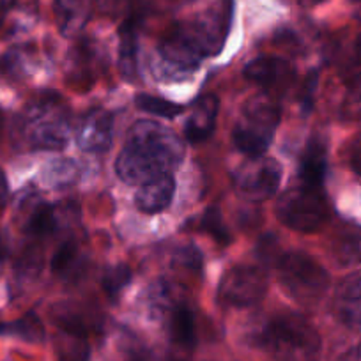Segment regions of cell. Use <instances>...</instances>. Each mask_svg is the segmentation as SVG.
<instances>
[{
    "instance_id": "4316f807",
    "label": "cell",
    "mask_w": 361,
    "mask_h": 361,
    "mask_svg": "<svg viewBox=\"0 0 361 361\" xmlns=\"http://www.w3.org/2000/svg\"><path fill=\"white\" fill-rule=\"evenodd\" d=\"M342 119L360 121L361 119V76L353 80L342 103Z\"/></svg>"
},
{
    "instance_id": "e0dca14e",
    "label": "cell",
    "mask_w": 361,
    "mask_h": 361,
    "mask_svg": "<svg viewBox=\"0 0 361 361\" xmlns=\"http://www.w3.org/2000/svg\"><path fill=\"white\" fill-rule=\"evenodd\" d=\"M121 43H119V68L121 73L126 80L137 78L138 68V34L137 22L135 20H126L119 30Z\"/></svg>"
},
{
    "instance_id": "603a6c76",
    "label": "cell",
    "mask_w": 361,
    "mask_h": 361,
    "mask_svg": "<svg viewBox=\"0 0 361 361\" xmlns=\"http://www.w3.org/2000/svg\"><path fill=\"white\" fill-rule=\"evenodd\" d=\"M78 177V166L71 159H55L48 165V183L51 186H68Z\"/></svg>"
},
{
    "instance_id": "4dcf8cb0",
    "label": "cell",
    "mask_w": 361,
    "mask_h": 361,
    "mask_svg": "<svg viewBox=\"0 0 361 361\" xmlns=\"http://www.w3.org/2000/svg\"><path fill=\"white\" fill-rule=\"evenodd\" d=\"M350 165L361 176V137L353 145V151H350Z\"/></svg>"
},
{
    "instance_id": "7a4b0ae2",
    "label": "cell",
    "mask_w": 361,
    "mask_h": 361,
    "mask_svg": "<svg viewBox=\"0 0 361 361\" xmlns=\"http://www.w3.org/2000/svg\"><path fill=\"white\" fill-rule=\"evenodd\" d=\"M262 343L276 361H317L322 347L317 329L296 314L273 319L264 329Z\"/></svg>"
},
{
    "instance_id": "1f68e13d",
    "label": "cell",
    "mask_w": 361,
    "mask_h": 361,
    "mask_svg": "<svg viewBox=\"0 0 361 361\" xmlns=\"http://www.w3.org/2000/svg\"><path fill=\"white\" fill-rule=\"evenodd\" d=\"M354 61H356V64H361V34L354 43Z\"/></svg>"
},
{
    "instance_id": "4fadbf2b",
    "label": "cell",
    "mask_w": 361,
    "mask_h": 361,
    "mask_svg": "<svg viewBox=\"0 0 361 361\" xmlns=\"http://www.w3.org/2000/svg\"><path fill=\"white\" fill-rule=\"evenodd\" d=\"M220 102L214 94H204L193 105L192 116L185 124V137L190 142H204L213 135L216 126Z\"/></svg>"
},
{
    "instance_id": "d6986e66",
    "label": "cell",
    "mask_w": 361,
    "mask_h": 361,
    "mask_svg": "<svg viewBox=\"0 0 361 361\" xmlns=\"http://www.w3.org/2000/svg\"><path fill=\"white\" fill-rule=\"evenodd\" d=\"M170 336L180 347L192 349L197 343L195 317L186 307H177L170 317Z\"/></svg>"
},
{
    "instance_id": "44dd1931",
    "label": "cell",
    "mask_w": 361,
    "mask_h": 361,
    "mask_svg": "<svg viewBox=\"0 0 361 361\" xmlns=\"http://www.w3.org/2000/svg\"><path fill=\"white\" fill-rule=\"evenodd\" d=\"M137 106L144 112L154 114V116L165 117V119H173L179 114L185 112V106L179 105V103L169 102V99L158 98V96L151 94H138L137 99H135Z\"/></svg>"
},
{
    "instance_id": "30bf717a",
    "label": "cell",
    "mask_w": 361,
    "mask_h": 361,
    "mask_svg": "<svg viewBox=\"0 0 361 361\" xmlns=\"http://www.w3.org/2000/svg\"><path fill=\"white\" fill-rule=\"evenodd\" d=\"M114 119L109 112L94 109L80 121L76 131L78 147L85 152H105L112 145Z\"/></svg>"
},
{
    "instance_id": "9c48e42d",
    "label": "cell",
    "mask_w": 361,
    "mask_h": 361,
    "mask_svg": "<svg viewBox=\"0 0 361 361\" xmlns=\"http://www.w3.org/2000/svg\"><path fill=\"white\" fill-rule=\"evenodd\" d=\"M282 180V165L273 158H252L235 173V186L252 200H266L275 195Z\"/></svg>"
},
{
    "instance_id": "7402d4cb",
    "label": "cell",
    "mask_w": 361,
    "mask_h": 361,
    "mask_svg": "<svg viewBox=\"0 0 361 361\" xmlns=\"http://www.w3.org/2000/svg\"><path fill=\"white\" fill-rule=\"evenodd\" d=\"M55 228V211L50 204H39L34 207L27 220V232L32 235H47Z\"/></svg>"
},
{
    "instance_id": "836d02e7",
    "label": "cell",
    "mask_w": 361,
    "mask_h": 361,
    "mask_svg": "<svg viewBox=\"0 0 361 361\" xmlns=\"http://www.w3.org/2000/svg\"><path fill=\"white\" fill-rule=\"evenodd\" d=\"M6 257V246H4V241H2V238H0V262L4 260Z\"/></svg>"
},
{
    "instance_id": "83f0119b",
    "label": "cell",
    "mask_w": 361,
    "mask_h": 361,
    "mask_svg": "<svg viewBox=\"0 0 361 361\" xmlns=\"http://www.w3.org/2000/svg\"><path fill=\"white\" fill-rule=\"evenodd\" d=\"M76 253H78V248H76L75 243L68 241L64 245H61L55 252L54 259H51V271L54 273H64L68 267H71V264L75 262Z\"/></svg>"
},
{
    "instance_id": "7c38bea8",
    "label": "cell",
    "mask_w": 361,
    "mask_h": 361,
    "mask_svg": "<svg viewBox=\"0 0 361 361\" xmlns=\"http://www.w3.org/2000/svg\"><path fill=\"white\" fill-rule=\"evenodd\" d=\"M176 193V180L172 173H161L158 177L145 180L138 188L135 204L142 213L156 214L165 211L172 204Z\"/></svg>"
},
{
    "instance_id": "ffe728a7",
    "label": "cell",
    "mask_w": 361,
    "mask_h": 361,
    "mask_svg": "<svg viewBox=\"0 0 361 361\" xmlns=\"http://www.w3.org/2000/svg\"><path fill=\"white\" fill-rule=\"evenodd\" d=\"M333 257L343 266L361 262V231L343 228L333 238Z\"/></svg>"
},
{
    "instance_id": "f1b7e54d",
    "label": "cell",
    "mask_w": 361,
    "mask_h": 361,
    "mask_svg": "<svg viewBox=\"0 0 361 361\" xmlns=\"http://www.w3.org/2000/svg\"><path fill=\"white\" fill-rule=\"evenodd\" d=\"M177 266H180L183 269H188L192 273L195 271H200V266H202V259H200V253L195 246H186V248L179 250L176 257Z\"/></svg>"
},
{
    "instance_id": "8992f818",
    "label": "cell",
    "mask_w": 361,
    "mask_h": 361,
    "mask_svg": "<svg viewBox=\"0 0 361 361\" xmlns=\"http://www.w3.org/2000/svg\"><path fill=\"white\" fill-rule=\"evenodd\" d=\"M276 216L290 231L315 232L328 220V200L322 188L301 185L280 197Z\"/></svg>"
},
{
    "instance_id": "52a82bcc",
    "label": "cell",
    "mask_w": 361,
    "mask_h": 361,
    "mask_svg": "<svg viewBox=\"0 0 361 361\" xmlns=\"http://www.w3.org/2000/svg\"><path fill=\"white\" fill-rule=\"evenodd\" d=\"M267 290V276L260 267L238 264L221 276L218 296L228 307H252L264 300Z\"/></svg>"
},
{
    "instance_id": "3957f363",
    "label": "cell",
    "mask_w": 361,
    "mask_h": 361,
    "mask_svg": "<svg viewBox=\"0 0 361 361\" xmlns=\"http://www.w3.org/2000/svg\"><path fill=\"white\" fill-rule=\"evenodd\" d=\"M280 106L267 92L253 96L245 103L234 126V144L250 158H260L269 149L280 124Z\"/></svg>"
},
{
    "instance_id": "5bb4252c",
    "label": "cell",
    "mask_w": 361,
    "mask_h": 361,
    "mask_svg": "<svg viewBox=\"0 0 361 361\" xmlns=\"http://www.w3.org/2000/svg\"><path fill=\"white\" fill-rule=\"evenodd\" d=\"M335 310L343 324L361 329V273H354L340 283Z\"/></svg>"
},
{
    "instance_id": "d4e9b609",
    "label": "cell",
    "mask_w": 361,
    "mask_h": 361,
    "mask_svg": "<svg viewBox=\"0 0 361 361\" xmlns=\"http://www.w3.org/2000/svg\"><path fill=\"white\" fill-rule=\"evenodd\" d=\"M131 271L126 264H117V266H110L106 269L105 276H103V287L110 296H117L124 287L130 283Z\"/></svg>"
},
{
    "instance_id": "f546056e",
    "label": "cell",
    "mask_w": 361,
    "mask_h": 361,
    "mask_svg": "<svg viewBox=\"0 0 361 361\" xmlns=\"http://www.w3.org/2000/svg\"><path fill=\"white\" fill-rule=\"evenodd\" d=\"M8 199H9L8 177H6L4 170L0 169V211L6 207V204H8Z\"/></svg>"
},
{
    "instance_id": "d6a6232c",
    "label": "cell",
    "mask_w": 361,
    "mask_h": 361,
    "mask_svg": "<svg viewBox=\"0 0 361 361\" xmlns=\"http://www.w3.org/2000/svg\"><path fill=\"white\" fill-rule=\"evenodd\" d=\"M349 361H361V345L354 349V353L349 356Z\"/></svg>"
},
{
    "instance_id": "2e32d148",
    "label": "cell",
    "mask_w": 361,
    "mask_h": 361,
    "mask_svg": "<svg viewBox=\"0 0 361 361\" xmlns=\"http://www.w3.org/2000/svg\"><path fill=\"white\" fill-rule=\"evenodd\" d=\"M90 0H55V15L62 34L73 36L80 32L90 16Z\"/></svg>"
},
{
    "instance_id": "ac0fdd59",
    "label": "cell",
    "mask_w": 361,
    "mask_h": 361,
    "mask_svg": "<svg viewBox=\"0 0 361 361\" xmlns=\"http://www.w3.org/2000/svg\"><path fill=\"white\" fill-rule=\"evenodd\" d=\"M55 356L57 361H89L90 349L83 333L59 328L55 336Z\"/></svg>"
},
{
    "instance_id": "6da1fadb",
    "label": "cell",
    "mask_w": 361,
    "mask_h": 361,
    "mask_svg": "<svg viewBox=\"0 0 361 361\" xmlns=\"http://www.w3.org/2000/svg\"><path fill=\"white\" fill-rule=\"evenodd\" d=\"M183 142L169 128L152 121L135 123L116 159V172L128 185L145 180L172 170L183 159Z\"/></svg>"
},
{
    "instance_id": "484cf974",
    "label": "cell",
    "mask_w": 361,
    "mask_h": 361,
    "mask_svg": "<svg viewBox=\"0 0 361 361\" xmlns=\"http://www.w3.org/2000/svg\"><path fill=\"white\" fill-rule=\"evenodd\" d=\"M200 228H202L204 232H207L213 239H216L218 243H221V245H227V243L231 241V234H228L227 228H225L221 214L216 207H211V209L206 211V214H204L202 220H200Z\"/></svg>"
},
{
    "instance_id": "ba28073f",
    "label": "cell",
    "mask_w": 361,
    "mask_h": 361,
    "mask_svg": "<svg viewBox=\"0 0 361 361\" xmlns=\"http://www.w3.org/2000/svg\"><path fill=\"white\" fill-rule=\"evenodd\" d=\"M159 66L166 76L190 75L200 64L206 54L197 41L190 23L176 27L159 44Z\"/></svg>"
},
{
    "instance_id": "277c9868",
    "label": "cell",
    "mask_w": 361,
    "mask_h": 361,
    "mask_svg": "<svg viewBox=\"0 0 361 361\" xmlns=\"http://www.w3.org/2000/svg\"><path fill=\"white\" fill-rule=\"evenodd\" d=\"M279 279L289 298L301 305L319 301L329 287L328 271L303 252H289L280 257Z\"/></svg>"
},
{
    "instance_id": "9a60e30c",
    "label": "cell",
    "mask_w": 361,
    "mask_h": 361,
    "mask_svg": "<svg viewBox=\"0 0 361 361\" xmlns=\"http://www.w3.org/2000/svg\"><path fill=\"white\" fill-rule=\"evenodd\" d=\"M328 169L326 159V147L321 140L314 138L305 149L300 161V179L305 186L312 188H322Z\"/></svg>"
},
{
    "instance_id": "5b68a950",
    "label": "cell",
    "mask_w": 361,
    "mask_h": 361,
    "mask_svg": "<svg viewBox=\"0 0 361 361\" xmlns=\"http://www.w3.org/2000/svg\"><path fill=\"white\" fill-rule=\"evenodd\" d=\"M25 135L34 149L59 151L69 140V112L57 96H47L27 109Z\"/></svg>"
},
{
    "instance_id": "8fae6325",
    "label": "cell",
    "mask_w": 361,
    "mask_h": 361,
    "mask_svg": "<svg viewBox=\"0 0 361 361\" xmlns=\"http://www.w3.org/2000/svg\"><path fill=\"white\" fill-rule=\"evenodd\" d=\"M245 76L264 89H283L293 82L294 71L283 59L259 57L246 66Z\"/></svg>"
},
{
    "instance_id": "cb8c5ba5",
    "label": "cell",
    "mask_w": 361,
    "mask_h": 361,
    "mask_svg": "<svg viewBox=\"0 0 361 361\" xmlns=\"http://www.w3.org/2000/svg\"><path fill=\"white\" fill-rule=\"evenodd\" d=\"M0 331L15 333V335H20L22 338L30 340V342L43 340V335H44L43 324H41L39 319L32 314H29L27 317L20 319V321L13 322V324H9V326H2V328H0Z\"/></svg>"
},
{
    "instance_id": "e575fe53",
    "label": "cell",
    "mask_w": 361,
    "mask_h": 361,
    "mask_svg": "<svg viewBox=\"0 0 361 361\" xmlns=\"http://www.w3.org/2000/svg\"><path fill=\"white\" fill-rule=\"evenodd\" d=\"M2 128H4V116L0 112V135H2Z\"/></svg>"
}]
</instances>
